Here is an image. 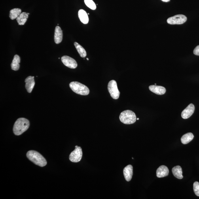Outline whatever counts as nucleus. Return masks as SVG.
I'll return each instance as SVG.
<instances>
[{"instance_id": "obj_1", "label": "nucleus", "mask_w": 199, "mask_h": 199, "mask_svg": "<svg viewBox=\"0 0 199 199\" xmlns=\"http://www.w3.org/2000/svg\"><path fill=\"white\" fill-rule=\"evenodd\" d=\"M30 126L29 121L24 118H19L16 121L13 128L14 134L16 135H20L28 130Z\"/></svg>"}, {"instance_id": "obj_2", "label": "nucleus", "mask_w": 199, "mask_h": 199, "mask_svg": "<svg viewBox=\"0 0 199 199\" xmlns=\"http://www.w3.org/2000/svg\"><path fill=\"white\" fill-rule=\"evenodd\" d=\"M26 156L30 160L37 166L43 167L47 164L45 158L37 151L33 150L27 152Z\"/></svg>"}, {"instance_id": "obj_3", "label": "nucleus", "mask_w": 199, "mask_h": 199, "mask_svg": "<svg viewBox=\"0 0 199 199\" xmlns=\"http://www.w3.org/2000/svg\"><path fill=\"white\" fill-rule=\"evenodd\" d=\"M119 118L121 121L126 124H134L137 120L135 113L130 110L122 111L120 114Z\"/></svg>"}, {"instance_id": "obj_4", "label": "nucleus", "mask_w": 199, "mask_h": 199, "mask_svg": "<svg viewBox=\"0 0 199 199\" xmlns=\"http://www.w3.org/2000/svg\"><path fill=\"white\" fill-rule=\"evenodd\" d=\"M69 86L71 90L77 94L86 96L89 94L90 90L87 87L79 82H71Z\"/></svg>"}, {"instance_id": "obj_5", "label": "nucleus", "mask_w": 199, "mask_h": 199, "mask_svg": "<svg viewBox=\"0 0 199 199\" xmlns=\"http://www.w3.org/2000/svg\"><path fill=\"white\" fill-rule=\"evenodd\" d=\"M108 89L112 98L115 100L119 98L120 92L118 89L117 82L115 80L110 81L108 85Z\"/></svg>"}, {"instance_id": "obj_6", "label": "nucleus", "mask_w": 199, "mask_h": 199, "mask_svg": "<svg viewBox=\"0 0 199 199\" xmlns=\"http://www.w3.org/2000/svg\"><path fill=\"white\" fill-rule=\"evenodd\" d=\"M187 18L183 14H178L169 18L167 22L170 24H181L186 22Z\"/></svg>"}, {"instance_id": "obj_7", "label": "nucleus", "mask_w": 199, "mask_h": 199, "mask_svg": "<svg viewBox=\"0 0 199 199\" xmlns=\"http://www.w3.org/2000/svg\"><path fill=\"white\" fill-rule=\"evenodd\" d=\"M82 151L81 147L76 148L70 154L69 158L71 162L74 163L79 162L81 160L82 157Z\"/></svg>"}, {"instance_id": "obj_8", "label": "nucleus", "mask_w": 199, "mask_h": 199, "mask_svg": "<svg viewBox=\"0 0 199 199\" xmlns=\"http://www.w3.org/2000/svg\"><path fill=\"white\" fill-rule=\"evenodd\" d=\"M61 61L66 66L71 69H75L78 66L76 61L71 57L67 56H63L61 58Z\"/></svg>"}, {"instance_id": "obj_9", "label": "nucleus", "mask_w": 199, "mask_h": 199, "mask_svg": "<svg viewBox=\"0 0 199 199\" xmlns=\"http://www.w3.org/2000/svg\"><path fill=\"white\" fill-rule=\"evenodd\" d=\"M195 107L193 104H190L182 112L181 116L184 119L189 118L194 113Z\"/></svg>"}, {"instance_id": "obj_10", "label": "nucleus", "mask_w": 199, "mask_h": 199, "mask_svg": "<svg viewBox=\"0 0 199 199\" xmlns=\"http://www.w3.org/2000/svg\"><path fill=\"white\" fill-rule=\"evenodd\" d=\"M25 82L26 83L25 87L27 92L31 93L35 85L34 77L29 76L25 79Z\"/></svg>"}, {"instance_id": "obj_11", "label": "nucleus", "mask_w": 199, "mask_h": 199, "mask_svg": "<svg viewBox=\"0 0 199 199\" xmlns=\"http://www.w3.org/2000/svg\"><path fill=\"white\" fill-rule=\"evenodd\" d=\"M149 89L154 94L158 95H163L166 92V89L162 86L152 85L149 86Z\"/></svg>"}, {"instance_id": "obj_12", "label": "nucleus", "mask_w": 199, "mask_h": 199, "mask_svg": "<svg viewBox=\"0 0 199 199\" xmlns=\"http://www.w3.org/2000/svg\"><path fill=\"white\" fill-rule=\"evenodd\" d=\"M169 174V170L166 166L162 165L156 171L157 177L158 178H162L168 176Z\"/></svg>"}, {"instance_id": "obj_13", "label": "nucleus", "mask_w": 199, "mask_h": 199, "mask_svg": "<svg viewBox=\"0 0 199 199\" xmlns=\"http://www.w3.org/2000/svg\"><path fill=\"white\" fill-rule=\"evenodd\" d=\"M124 175L126 180L130 181L132 179L133 175V167L132 165H128L124 169Z\"/></svg>"}, {"instance_id": "obj_14", "label": "nucleus", "mask_w": 199, "mask_h": 199, "mask_svg": "<svg viewBox=\"0 0 199 199\" xmlns=\"http://www.w3.org/2000/svg\"><path fill=\"white\" fill-rule=\"evenodd\" d=\"M63 39V33L61 27L57 26L55 31L54 41L55 43L59 44L62 42Z\"/></svg>"}, {"instance_id": "obj_15", "label": "nucleus", "mask_w": 199, "mask_h": 199, "mask_svg": "<svg viewBox=\"0 0 199 199\" xmlns=\"http://www.w3.org/2000/svg\"><path fill=\"white\" fill-rule=\"evenodd\" d=\"M20 62V56L18 55H15L11 64V68L13 70L17 71L19 69V63Z\"/></svg>"}, {"instance_id": "obj_16", "label": "nucleus", "mask_w": 199, "mask_h": 199, "mask_svg": "<svg viewBox=\"0 0 199 199\" xmlns=\"http://www.w3.org/2000/svg\"><path fill=\"white\" fill-rule=\"evenodd\" d=\"M78 16L80 21L84 24H88L89 22L88 16L87 13L83 9H80L78 12Z\"/></svg>"}, {"instance_id": "obj_17", "label": "nucleus", "mask_w": 199, "mask_h": 199, "mask_svg": "<svg viewBox=\"0 0 199 199\" xmlns=\"http://www.w3.org/2000/svg\"><path fill=\"white\" fill-rule=\"evenodd\" d=\"M172 173L174 175L176 178L181 179L183 178V171L181 167L179 166H177L174 167L172 169Z\"/></svg>"}, {"instance_id": "obj_18", "label": "nucleus", "mask_w": 199, "mask_h": 199, "mask_svg": "<svg viewBox=\"0 0 199 199\" xmlns=\"http://www.w3.org/2000/svg\"><path fill=\"white\" fill-rule=\"evenodd\" d=\"M29 13L26 12H23L21 13L18 17L16 19L18 24L19 25H23L25 24L29 18Z\"/></svg>"}, {"instance_id": "obj_19", "label": "nucleus", "mask_w": 199, "mask_h": 199, "mask_svg": "<svg viewBox=\"0 0 199 199\" xmlns=\"http://www.w3.org/2000/svg\"><path fill=\"white\" fill-rule=\"evenodd\" d=\"M194 136L192 133H187L183 135L181 139L182 143L183 144H187L193 139Z\"/></svg>"}, {"instance_id": "obj_20", "label": "nucleus", "mask_w": 199, "mask_h": 199, "mask_svg": "<svg viewBox=\"0 0 199 199\" xmlns=\"http://www.w3.org/2000/svg\"><path fill=\"white\" fill-rule=\"evenodd\" d=\"M22 12V10L19 8H14L10 10L9 17L12 20L17 19L20 15Z\"/></svg>"}, {"instance_id": "obj_21", "label": "nucleus", "mask_w": 199, "mask_h": 199, "mask_svg": "<svg viewBox=\"0 0 199 199\" xmlns=\"http://www.w3.org/2000/svg\"><path fill=\"white\" fill-rule=\"evenodd\" d=\"M74 46L77 50L78 52L79 53L80 56L82 58H85L86 56L87 53L86 50L82 46L80 45L79 44L75 42L74 43Z\"/></svg>"}, {"instance_id": "obj_22", "label": "nucleus", "mask_w": 199, "mask_h": 199, "mask_svg": "<svg viewBox=\"0 0 199 199\" xmlns=\"http://www.w3.org/2000/svg\"><path fill=\"white\" fill-rule=\"evenodd\" d=\"M84 2L86 5L91 9L94 10L96 9V4L93 0H84Z\"/></svg>"}, {"instance_id": "obj_23", "label": "nucleus", "mask_w": 199, "mask_h": 199, "mask_svg": "<svg viewBox=\"0 0 199 199\" xmlns=\"http://www.w3.org/2000/svg\"><path fill=\"white\" fill-rule=\"evenodd\" d=\"M193 190L196 196H199V183L198 182H194L193 184Z\"/></svg>"}, {"instance_id": "obj_24", "label": "nucleus", "mask_w": 199, "mask_h": 199, "mask_svg": "<svg viewBox=\"0 0 199 199\" xmlns=\"http://www.w3.org/2000/svg\"><path fill=\"white\" fill-rule=\"evenodd\" d=\"M194 54L196 56H199V45L196 46L193 51Z\"/></svg>"}, {"instance_id": "obj_25", "label": "nucleus", "mask_w": 199, "mask_h": 199, "mask_svg": "<svg viewBox=\"0 0 199 199\" xmlns=\"http://www.w3.org/2000/svg\"><path fill=\"white\" fill-rule=\"evenodd\" d=\"M162 1L163 2H166V3H167V2L170 1V0H162Z\"/></svg>"}, {"instance_id": "obj_26", "label": "nucleus", "mask_w": 199, "mask_h": 199, "mask_svg": "<svg viewBox=\"0 0 199 199\" xmlns=\"http://www.w3.org/2000/svg\"><path fill=\"white\" fill-rule=\"evenodd\" d=\"M78 146H75V148H78Z\"/></svg>"}, {"instance_id": "obj_27", "label": "nucleus", "mask_w": 199, "mask_h": 199, "mask_svg": "<svg viewBox=\"0 0 199 199\" xmlns=\"http://www.w3.org/2000/svg\"><path fill=\"white\" fill-rule=\"evenodd\" d=\"M137 120H139V118H137Z\"/></svg>"}, {"instance_id": "obj_28", "label": "nucleus", "mask_w": 199, "mask_h": 199, "mask_svg": "<svg viewBox=\"0 0 199 199\" xmlns=\"http://www.w3.org/2000/svg\"><path fill=\"white\" fill-rule=\"evenodd\" d=\"M87 60H89V59L88 58H87Z\"/></svg>"}]
</instances>
